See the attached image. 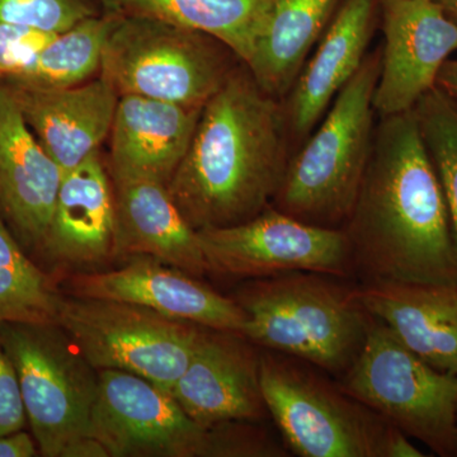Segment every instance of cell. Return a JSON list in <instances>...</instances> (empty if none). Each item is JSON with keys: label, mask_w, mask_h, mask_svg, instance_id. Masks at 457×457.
Here are the masks:
<instances>
[{"label": "cell", "mask_w": 457, "mask_h": 457, "mask_svg": "<svg viewBox=\"0 0 457 457\" xmlns=\"http://www.w3.org/2000/svg\"><path fill=\"white\" fill-rule=\"evenodd\" d=\"M413 111L446 200L457 263V102L436 86Z\"/></svg>", "instance_id": "26"}, {"label": "cell", "mask_w": 457, "mask_h": 457, "mask_svg": "<svg viewBox=\"0 0 457 457\" xmlns=\"http://www.w3.org/2000/svg\"><path fill=\"white\" fill-rule=\"evenodd\" d=\"M239 333L204 328L187 368L171 387L188 416L212 428L257 422L269 414L261 384L262 352Z\"/></svg>", "instance_id": "14"}, {"label": "cell", "mask_w": 457, "mask_h": 457, "mask_svg": "<svg viewBox=\"0 0 457 457\" xmlns=\"http://www.w3.org/2000/svg\"><path fill=\"white\" fill-rule=\"evenodd\" d=\"M354 294L409 351L457 375V286L366 282Z\"/></svg>", "instance_id": "19"}, {"label": "cell", "mask_w": 457, "mask_h": 457, "mask_svg": "<svg viewBox=\"0 0 457 457\" xmlns=\"http://www.w3.org/2000/svg\"><path fill=\"white\" fill-rule=\"evenodd\" d=\"M284 106L249 69L230 71L204 104L168 189L195 230L249 220L272 204L291 156Z\"/></svg>", "instance_id": "2"}, {"label": "cell", "mask_w": 457, "mask_h": 457, "mask_svg": "<svg viewBox=\"0 0 457 457\" xmlns=\"http://www.w3.org/2000/svg\"><path fill=\"white\" fill-rule=\"evenodd\" d=\"M337 278L291 272L245 285L236 297L248 314L245 337L263 350L341 378L359 356L371 317L354 288Z\"/></svg>", "instance_id": "3"}, {"label": "cell", "mask_w": 457, "mask_h": 457, "mask_svg": "<svg viewBox=\"0 0 457 457\" xmlns=\"http://www.w3.org/2000/svg\"><path fill=\"white\" fill-rule=\"evenodd\" d=\"M203 108L120 96L108 137L112 179L141 177L168 185L187 153Z\"/></svg>", "instance_id": "20"}, {"label": "cell", "mask_w": 457, "mask_h": 457, "mask_svg": "<svg viewBox=\"0 0 457 457\" xmlns=\"http://www.w3.org/2000/svg\"><path fill=\"white\" fill-rule=\"evenodd\" d=\"M47 154L62 171L99 152L110 137L120 95L99 75L78 86L42 88L3 80Z\"/></svg>", "instance_id": "15"}, {"label": "cell", "mask_w": 457, "mask_h": 457, "mask_svg": "<svg viewBox=\"0 0 457 457\" xmlns=\"http://www.w3.org/2000/svg\"><path fill=\"white\" fill-rule=\"evenodd\" d=\"M378 0H343L303 65L284 106L288 134L308 139L345 83L359 71L374 32Z\"/></svg>", "instance_id": "18"}, {"label": "cell", "mask_w": 457, "mask_h": 457, "mask_svg": "<svg viewBox=\"0 0 457 457\" xmlns=\"http://www.w3.org/2000/svg\"><path fill=\"white\" fill-rule=\"evenodd\" d=\"M114 194L98 153L62 173L42 249L69 266H95L112 257Z\"/></svg>", "instance_id": "21"}, {"label": "cell", "mask_w": 457, "mask_h": 457, "mask_svg": "<svg viewBox=\"0 0 457 457\" xmlns=\"http://www.w3.org/2000/svg\"><path fill=\"white\" fill-rule=\"evenodd\" d=\"M381 47L366 55L326 117L288 162L272 206L308 224L342 228L350 218L374 140Z\"/></svg>", "instance_id": "4"}, {"label": "cell", "mask_w": 457, "mask_h": 457, "mask_svg": "<svg viewBox=\"0 0 457 457\" xmlns=\"http://www.w3.org/2000/svg\"><path fill=\"white\" fill-rule=\"evenodd\" d=\"M437 86L457 102V59H449L442 66Z\"/></svg>", "instance_id": "32"}, {"label": "cell", "mask_w": 457, "mask_h": 457, "mask_svg": "<svg viewBox=\"0 0 457 457\" xmlns=\"http://www.w3.org/2000/svg\"><path fill=\"white\" fill-rule=\"evenodd\" d=\"M71 293L134 303L174 320L243 336L248 323V314L236 299L216 293L185 270L146 255H132L117 270L75 276Z\"/></svg>", "instance_id": "13"}, {"label": "cell", "mask_w": 457, "mask_h": 457, "mask_svg": "<svg viewBox=\"0 0 457 457\" xmlns=\"http://www.w3.org/2000/svg\"><path fill=\"white\" fill-rule=\"evenodd\" d=\"M62 457H110V453L95 437L84 436L66 446Z\"/></svg>", "instance_id": "31"}, {"label": "cell", "mask_w": 457, "mask_h": 457, "mask_svg": "<svg viewBox=\"0 0 457 457\" xmlns=\"http://www.w3.org/2000/svg\"><path fill=\"white\" fill-rule=\"evenodd\" d=\"M197 233L210 272L254 278L291 272L345 278L354 272L343 228L308 224L272 204L249 220Z\"/></svg>", "instance_id": "10"}, {"label": "cell", "mask_w": 457, "mask_h": 457, "mask_svg": "<svg viewBox=\"0 0 457 457\" xmlns=\"http://www.w3.org/2000/svg\"><path fill=\"white\" fill-rule=\"evenodd\" d=\"M108 13L150 18L212 36L246 65L272 0H102Z\"/></svg>", "instance_id": "23"}, {"label": "cell", "mask_w": 457, "mask_h": 457, "mask_svg": "<svg viewBox=\"0 0 457 457\" xmlns=\"http://www.w3.org/2000/svg\"><path fill=\"white\" fill-rule=\"evenodd\" d=\"M62 173L0 82V212L23 245L42 249Z\"/></svg>", "instance_id": "16"}, {"label": "cell", "mask_w": 457, "mask_h": 457, "mask_svg": "<svg viewBox=\"0 0 457 457\" xmlns=\"http://www.w3.org/2000/svg\"><path fill=\"white\" fill-rule=\"evenodd\" d=\"M113 22L112 13L84 18L71 29L57 33L22 74L4 80L42 88H66L88 82L101 71L102 54Z\"/></svg>", "instance_id": "24"}, {"label": "cell", "mask_w": 457, "mask_h": 457, "mask_svg": "<svg viewBox=\"0 0 457 457\" xmlns=\"http://www.w3.org/2000/svg\"><path fill=\"white\" fill-rule=\"evenodd\" d=\"M57 33L0 23V82L27 71Z\"/></svg>", "instance_id": "28"}, {"label": "cell", "mask_w": 457, "mask_h": 457, "mask_svg": "<svg viewBox=\"0 0 457 457\" xmlns=\"http://www.w3.org/2000/svg\"><path fill=\"white\" fill-rule=\"evenodd\" d=\"M447 14L457 22V0H437Z\"/></svg>", "instance_id": "33"}, {"label": "cell", "mask_w": 457, "mask_h": 457, "mask_svg": "<svg viewBox=\"0 0 457 457\" xmlns=\"http://www.w3.org/2000/svg\"><path fill=\"white\" fill-rule=\"evenodd\" d=\"M16 369L27 422L42 456L62 457L89 436L98 371L57 323H0Z\"/></svg>", "instance_id": "8"}, {"label": "cell", "mask_w": 457, "mask_h": 457, "mask_svg": "<svg viewBox=\"0 0 457 457\" xmlns=\"http://www.w3.org/2000/svg\"><path fill=\"white\" fill-rule=\"evenodd\" d=\"M33 436L23 431L0 435V457H33L38 455Z\"/></svg>", "instance_id": "30"}, {"label": "cell", "mask_w": 457, "mask_h": 457, "mask_svg": "<svg viewBox=\"0 0 457 457\" xmlns=\"http://www.w3.org/2000/svg\"><path fill=\"white\" fill-rule=\"evenodd\" d=\"M311 363L262 352L267 411L295 455L385 457L393 425Z\"/></svg>", "instance_id": "5"}, {"label": "cell", "mask_w": 457, "mask_h": 457, "mask_svg": "<svg viewBox=\"0 0 457 457\" xmlns=\"http://www.w3.org/2000/svg\"><path fill=\"white\" fill-rule=\"evenodd\" d=\"M62 302L0 216V323H57Z\"/></svg>", "instance_id": "25"}, {"label": "cell", "mask_w": 457, "mask_h": 457, "mask_svg": "<svg viewBox=\"0 0 457 457\" xmlns=\"http://www.w3.org/2000/svg\"><path fill=\"white\" fill-rule=\"evenodd\" d=\"M113 194L112 257L146 255L195 278L210 272L197 230L186 220L165 183L116 177Z\"/></svg>", "instance_id": "17"}, {"label": "cell", "mask_w": 457, "mask_h": 457, "mask_svg": "<svg viewBox=\"0 0 457 457\" xmlns=\"http://www.w3.org/2000/svg\"><path fill=\"white\" fill-rule=\"evenodd\" d=\"M89 436L110 457H215V433L188 416L170 390L128 372L98 371Z\"/></svg>", "instance_id": "11"}, {"label": "cell", "mask_w": 457, "mask_h": 457, "mask_svg": "<svg viewBox=\"0 0 457 457\" xmlns=\"http://www.w3.org/2000/svg\"><path fill=\"white\" fill-rule=\"evenodd\" d=\"M342 228L366 282L457 286L446 200L413 110L380 117Z\"/></svg>", "instance_id": "1"}, {"label": "cell", "mask_w": 457, "mask_h": 457, "mask_svg": "<svg viewBox=\"0 0 457 457\" xmlns=\"http://www.w3.org/2000/svg\"><path fill=\"white\" fill-rule=\"evenodd\" d=\"M384 45L374 93L375 113L413 110L437 86L442 66L457 51V22L437 0H380Z\"/></svg>", "instance_id": "12"}, {"label": "cell", "mask_w": 457, "mask_h": 457, "mask_svg": "<svg viewBox=\"0 0 457 457\" xmlns=\"http://www.w3.org/2000/svg\"><path fill=\"white\" fill-rule=\"evenodd\" d=\"M227 49L204 33L114 14L99 73L120 96L204 107L233 71Z\"/></svg>", "instance_id": "7"}, {"label": "cell", "mask_w": 457, "mask_h": 457, "mask_svg": "<svg viewBox=\"0 0 457 457\" xmlns=\"http://www.w3.org/2000/svg\"><path fill=\"white\" fill-rule=\"evenodd\" d=\"M93 16L82 0H0V23L62 33Z\"/></svg>", "instance_id": "27"}, {"label": "cell", "mask_w": 457, "mask_h": 457, "mask_svg": "<svg viewBox=\"0 0 457 457\" xmlns=\"http://www.w3.org/2000/svg\"><path fill=\"white\" fill-rule=\"evenodd\" d=\"M57 324L97 371L128 372L168 390L204 329L134 303L79 296L62 299Z\"/></svg>", "instance_id": "9"}, {"label": "cell", "mask_w": 457, "mask_h": 457, "mask_svg": "<svg viewBox=\"0 0 457 457\" xmlns=\"http://www.w3.org/2000/svg\"><path fill=\"white\" fill-rule=\"evenodd\" d=\"M341 0H272L251 62L252 75L270 97H287L312 47L320 41Z\"/></svg>", "instance_id": "22"}, {"label": "cell", "mask_w": 457, "mask_h": 457, "mask_svg": "<svg viewBox=\"0 0 457 457\" xmlns=\"http://www.w3.org/2000/svg\"><path fill=\"white\" fill-rule=\"evenodd\" d=\"M337 381L436 455L457 456V375L432 368L381 321L371 317L359 356Z\"/></svg>", "instance_id": "6"}, {"label": "cell", "mask_w": 457, "mask_h": 457, "mask_svg": "<svg viewBox=\"0 0 457 457\" xmlns=\"http://www.w3.org/2000/svg\"><path fill=\"white\" fill-rule=\"evenodd\" d=\"M26 422L16 369L0 341V435L23 431Z\"/></svg>", "instance_id": "29"}]
</instances>
